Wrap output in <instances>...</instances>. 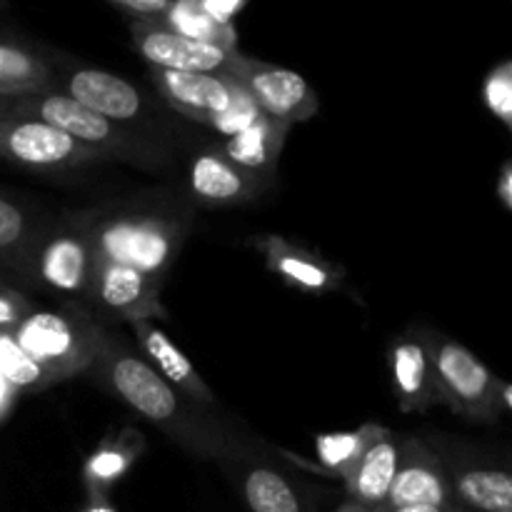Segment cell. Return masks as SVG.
Wrapping results in <instances>:
<instances>
[{
	"mask_svg": "<svg viewBox=\"0 0 512 512\" xmlns=\"http://www.w3.org/2000/svg\"><path fill=\"white\" fill-rule=\"evenodd\" d=\"M228 73L248 90L260 113L270 115V118L295 125L305 123L318 113V93L295 70L263 63V60L248 58L235 50Z\"/></svg>",
	"mask_w": 512,
	"mask_h": 512,
	"instance_id": "ba28073f",
	"label": "cell"
},
{
	"mask_svg": "<svg viewBox=\"0 0 512 512\" xmlns=\"http://www.w3.org/2000/svg\"><path fill=\"white\" fill-rule=\"evenodd\" d=\"M160 20H165L175 33L185 35V38L220 45L228 50L235 48V30L230 28V23L215 20L200 0H170L168 13Z\"/></svg>",
	"mask_w": 512,
	"mask_h": 512,
	"instance_id": "cb8c5ba5",
	"label": "cell"
},
{
	"mask_svg": "<svg viewBox=\"0 0 512 512\" xmlns=\"http://www.w3.org/2000/svg\"><path fill=\"white\" fill-rule=\"evenodd\" d=\"M40 225L43 223H38L15 200L0 195V268L15 273L20 260L25 258L28 248L33 245Z\"/></svg>",
	"mask_w": 512,
	"mask_h": 512,
	"instance_id": "d4e9b609",
	"label": "cell"
},
{
	"mask_svg": "<svg viewBox=\"0 0 512 512\" xmlns=\"http://www.w3.org/2000/svg\"><path fill=\"white\" fill-rule=\"evenodd\" d=\"M390 378L398 408L403 413H425L440 405L435 390L433 368H430L428 335H405L390 348Z\"/></svg>",
	"mask_w": 512,
	"mask_h": 512,
	"instance_id": "ac0fdd59",
	"label": "cell"
},
{
	"mask_svg": "<svg viewBox=\"0 0 512 512\" xmlns=\"http://www.w3.org/2000/svg\"><path fill=\"white\" fill-rule=\"evenodd\" d=\"M0 160L38 173H63L105 163L103 155L80 145L63 130L10 113H0Z\"/></svg>",
	"mask_w": 512,
	"mask_h": 512,
	"instance_id": "52a82bcc",
	"label": "cell"
},
{
	"mask_svg": "<svg viewBox=\"0 0 512 512\" xmlns=\"http://www.w3.org/2000/svg\"><path fill=\"white\" fill-rule=\"evenodd\" d=\"M290 128H293V125L283 123V120H275L263 113L250 128H245L243 133L233 135V138H225L223 143H220V150H223L233 163H238L240 168L253 170V173L260 175H270V178H273L275 168H278L280 163V155H283V145Z\"/></svg>",
	"mask_w": 512,
	"mask_h": 512,
	"instance_id": "44dd1931",
	"label": "cell"
},
{
	"mask_svg": "<svg viewBox=\"0 0 512 512\" xmlns=\"http://www.w3.org/2000/svg\"><path fill=\"white\" fill-rule=\"evenodd\" d=\"M335 512H375V510H370V508H363V505H358V503H350V500H348V503H343V505H340V508L335 510Z\"/></svg>",
	"mask_w": 512,
	"mask_h": 512,
	"instance_id": "d590c367",
	"label": "cell"
},
{
	"mask_svg": "<svg viewBox=\"0 0 512 512\" xmlns=\"http://www.w3.org/2000/svg\"><path fill=\"white\" fill-rule=\"evenodd\" d=\"M483 100L490 113L505 125L512 128V63L503 60L488 73L483 85Z\"/></svg>",
	"mask_w": 512,
	"mask_h": 512,
	"instance_id": "f1b7e54d",
	"label": "cell"
},
{
	"mask_svg": "<svg viewBox=\"0 0 512 512\" xmlns=\"http://www.w3.org/2000/svg\"><path fill=\"white\" fill-rule=\"evenodd\" d=\"M90 373L193 458L220 465L238 443V435L213 410L180 395L150 368L143 355L130 350L113 333Z\"/></svg>",
	"mask_w": 512,
	"mask_h": 512,
	"instance_id": "6da1fadb",
	"label": "cell"
},
{
	"mask_svg": "<svg viewBox=\"0 0 512 512\" xmlns=\"http://www.w3.org/2000/svg\"><path fill=\"white\" fill-rule=\"evenodd\" d=\"M428 343L440 403L470 423H498L500 415H505L500 408L503 378L490 373L465 345L455 340L428 335Z\"/></svg>",
	"mask_w": 512,
	"mask_h": 512,
	"instance_id": "8992f818",
	"label": "cell"
},
{
	"mask_svg": "<svg viewBox=\"0 0 512 512\" xmlns=\"http://www.w3.org/2000/svg\"><path fill=\"white\" fill-rule=\"evenodd\" d=\"M190 218L173 208H125L93 210L95 260L128 265L148 275L158 285L165 283L185 238Z\"/></svg>",
	"mask_w": 512,
	"mask_h": 512,
	"instance_id": "7a4b0ae2",
	"label": "cell"
},
{
	"mask_svg": "<svg viewBox=\"0 0 512 512\" xmlns=\"http://www.w3.org/2000/svg\"><path fill=\"white\" fill-rule=\"evenodd\" d=\"M118 8L128 10L135 18H165L170 0H110Z\"/></svg>",
	"mask_w": 512,
	"mask_h": 512,
	"instance_id": "4dcf8cb0",
	"label": "cell"
},
{
	"mask_svg": "<svg viewBox=\"0 0 512 512\" xmlns=\"http://www.w3.org/2000/svg\"><path fill=\"white\" fill-rule=\"evenodd\" d=\"M60 70L53 68L58 90L78 100L80 105L90 108L93 113L113 120V123H135L145 115V98L135 85L120 75L108 73L100 68H88V65L60 63Z\"/></svg>",
	"mask_w": 512,
	"mask_h": 512,
	"instance_id": "8fae6325",
	"label": "cell"
},
{
	"mask_svg": "<svg viewBox=\"0 0 512 512\" xmlns=\"http://www.w3.org/2000/svg\"><path fill=\"white\" fill-rule=\"evenodd\" d=\"M383 425L368 423L358 430H345V433H325L315 440V453H318L320 465L335 478L343 480L345 473L358 463L360 455L365 453L375 435L380 433Z\"/></svg>",
	"mask_w": 512,
	"mask_h": 512,
	"instance_id": "484cf974",
	"label": "cell"
},
{
	"mask_svg": "<svg viewBox=\"0 0 512 512\" xmlns=\"http://www.w3.org/2000/svg\"><path fill=\"white\" fill-rule=\"evenodd\" d=\"M150 78L165 103L193 123H198L203 115L228 110L243 90V85L230 73H175L150 68Z\"/></svg>",
	"mask_w": 512,
	"mask_h": 512,
	"instance_id": "9a60e30c",
	"label": "cell"
},
{
	"mask_svg": "<svg viewBox=\"0 0 512 512\" xmlns=\"http://www.w3.org/2000/svg\"><path fill=\"white\" fill-rule=\"evenodd\" d=\"M448 508H435V505H405V508H390L383 512H445Z\"/></svg>",
	"mask_w": 512,
	"mask_h": 512,
	"instance_id": "e575fe53",
	"label": "cell"
},
{
	"mask_svg": "<svg viewBox=\"0 0 512 512\" xmlns=\"http://www.w3.org/2000/svg\"><path fill=\"white\" fill-rule=\"evenodd\" d=\"M135 335V343H138L140 353L148 360L150 368L160 375V378L168 380L180 395H185L188 400L198 403L200 408L213 410L218 408V400L215 393L208 388L200 373L195 370V365L190 363L188 355L173 343L168 333L155 323V318H143L130 323Z\"/></svg>",
	"mask_w": 512,
	"mask_h": 512,
	"instance_id": "2e32d148",
	"label": "cell"
},
{
	"mask_svg": "<svg viewBox=\"0 0 512 512\" xmlns=\"http://www.w3.org/2000/svg\"><path fill=\"white\" fill-rule=\"evenodd\" d=\"M13 338L55 383L88 373L108 343L110 328L83 303L63 300L58 308H35Z\"/></svg>",
	"mask_w": 512,
	"mask_h": 512,
	"instance_id": "277c9868",
	"label": "cell"
},
{
	"mask_svg": "<svg viewBox=\"0 0 512 512\" xmlns=\"http://www.w3.org/2000/svg\"><path fill=\"white\" fill-rule=\"evenodd\" d=\"M0 113L43 120L68 133L85 148L100 153L105 160H128L140 168H160L170 160L168 150L160 143L93 113L58 88L48 93L25 95V98H0Z\"/></svg>",
	"mask_w": 512,
	"mask_h": 512,
	"instance_id": "3957f363",
	"label": "cell"
},
{
	"mask_svg": "<svg viewBox=\"0 0 512 512\" xmlns=\"http://www.w3.org/2000/svg\"><path fill=\"white\" fill-rule=\"evenodd\" d=\"M453 503L468 512H512V478L503 468L460 465L448 475Z\"/></svg>",
	"mask_w": 512,
	"mask_h": 512,
	"instance_id": "7402d4cb",
	"label": "cell"
},
{
	"mask_svg": "<svg viewBox=\"0 0 512 512\" xmlns=\"http://www.w3.org/2000/svg\"><path fill=\"white\" fill-rule=\"evenodd\" d=\"M160 288L155 280L138 270L108 260H95L85 308L108 323H135L143 318H160Z\"/></svg>",
	"mask_w": 512,
	"mask_h": 512,
	"instance_id": "9c48e42d",
	"label": "cell"
},
{
	"mask_svg": "<svg viewBox=\"0 0 512 512\" xmlns=\"http://www.w3.org/2000/svg\"><path fill=\"white\" fill-rule=\"evenodd\" d=\"M220 468L230 475L250 512H305L293 483L268 460L255 455L248 440L238 438Z\"/></svg>",
	"mask_w": 512,
	"mask_h": 512,
	"instance_id": "4fadbf2b",
	"label": "cell"
},
{
	"mask_svg": "<svg viewBox=\"0 0 512 512\" xmlns=\"http://www.w3.org/2000/svg\"><path fill=\"white\" fill-rule=\"evenodd\" d=\"M145 453V435L138 428L110 430L83 465L88 500H110V490Z\"/></svg>",
	"mask_w": 512,
	"mask_h": 512,
	"instance_id": "ffe728a7",
	"label": "cell"
},
{
	"mask_svg": "<svg viewBox=\"0 0 512 512\" xmlns=\"http://www.w3.org/2000/svg\"><path fill=\"white\" fill-rule=\"evenodd\" d=\"M58 88L53 63L15 40H0V98H25Z\"/></svg>",
	"mask_w": 512,
	"mask_h": 512,
	"instance_id": "603a6c76",
	"label": "cell"
},
{
	"mask_svg": "<svg viewBox=\"0 0 512 512\" xmlns=\"http://www.w3.org/2000/svg\"><path fill=\"white\" fill-rule=\"evenodd\" d=\"M0 378L15 393H40L53 385L48 373L20 348L8 330H0Z\"/></svg>",
	"mask_w": 512,
	"mask_h": 512,
	"instance_id": "4316f807",
	"label": "cell"
},
{
	"mask_svg": "<svg viewBox=\"0 0 512 512\" xmlns=\"http://www.w3.org/2000/svg\"><path fill=\"white\" fill-rule=\"evenodd\" d=\"M93 270V210H83L55 220L53 225H40L33 245L15 268V275L33 288H43L63 300L85 303Z\"/></svg>",
	"mask_w": 512,
	"mask_h": 512,
	"instance_id": "5b68a950",
	"label": "cell"
},
{
	"mask_svg": "<svg viewBox=\"0 0 512 512\" xmlns=\"http://www.w3.org/2000/svg\"><path fill=\"white\" fill-rule=\"evenodd\" d=\"M255 248L260 250L268 268L290 288L303 293H330L343 283V270L338 265L280 235H265L255 243Z\"/></svg>",
	"mask_w": 512,
	"mask_h": 512,
	"instance_id": "e0dca14e",
	"label": "cell"
},
{
	"mask_svg": "<svg viewBox=\"0 0 512 512\" xmlns=\"http://www.w3.org/2000/svg\"><path fill=\"white\" fill-rule=\"evenodd\" d=\"M405 505H435V508L453 505L448 470L438 455L418 438L400 440L398 470L383 510L405 508Z\"/></svg>",
	"mask_w": 512,
	"mask_h": 512,
	"instance_id": "5bb4252c",
	"label": "cell"
},
{
	"mask_svg": "<svg viewBox=\"0 0 512 512\" xmlns=\"http://www.w3.org/2000/svg\"><path fill=\"white\" fill-rule=\"evenodd\" d=\"M445 512H468V510H465V508H460V505H450V508L448 510H445Z\"/></svg>",
	"mask_w": 512,
	"mask_h": 512,
	"instance_id": "8d00e7d4",
	"label": "cell"
},
{
	"mask_svg": "<svg viewBox=\"0 0 512 512\" xmlns=\"http://www.w3.org/2000/svg\"><path fill=\"white\" fill-rule=\"evenodd\" d=\"M130 35L135 50L150 68L175 73H228L230 58L238 50L185 38L160 18H135L130 23Z\"/></svg>",
	"mask_w": 512,
	"mask_h": 512,
	"instance_id": "30bf717a",
	"label": "cell"
},
{
	"mask_svg": "<svg viewBox=\"0 0 512 512\" xmlns=\"http://www.w3.org/2000/svg\"><path fill=\"white\" fill-rule=\"evenodd\" d=\"M495 193H498L500 205H503V208L510 213L512 210V160H505L503 168H500Z\"/></svg>",
	"mask_w": 512,
	"mask_h": 512,
	"instance_id": "1f68e13d",
	"label": "cell"
},
{
	"mask_svg": "<svg viewBox=\"0 0 512 512\" xmlns=\"http://www.w3.org/2000/svg\"><path fill=\"white\" fill-rule=\"evenodd\" d=\"M0 10H8V0H0Z\"/></svg>",
	"mask_w": 512,
	"mask_h": 512,
	"instance_id": "74e56055",
	"label": "cell"
},
{
	"mask_svg": "<svg viewBox=\"0 0 512 512\" xmlns=\"http://www.w3.org/2000/svg\"><path fill=\"white\" fill-rule=\"evenodd\" d=\"M78 512H115V508L110 505V500H88L85 508H80Z\"/></svg>",
	"mask_w": 512,
	"mask_h": 512,
	"instance_id": "836d02e7",
	"label": "cell"
},
{
	"mask_svg": "<svg viewBox=\"0 0 512 512\" xmlns=\"http://www.w3.org/2000/svg\"><path fill=\"white\" fill-rule=\"evenodd\" d=\"M35 310V303L18 288H10L8 283L0 280V330L13 333L25 318Z\"/></svg>",
	"mask_w": 512,
	"mask_h": 512,
	"instance_id": "f546056e",
	"label": "cell"
},
{
	"mask_svg": "<svg viewBox=\"0 0 512 512\" xmlns=\"http://www.w3.org/2000/svg\"><path fill=\"white\" fill-rule=\"evenodd\" d=\"M400 435L380 428L373 443L365 448L358 463L345 473V493L350 503H358L363 508L380 512L388 500L390 485H393L395 470L400 460Z\"/></svg>",
	"mask_w": 512,
	"mask_h": 512,
	"instance_id": "d6986e66",
	"label": "cell"
},
{
	"mask_svg": "<svg viewBox=\"0 0 512 512\" xmlns=\"http://www.w3.org/2000/svg\"><path fill=\"white\" fill-rule=\"evenodd\" d=\"M270 185V175L240 168L220 150V145H210L190 158L188 188L203 205H248L268 193Z\"/></svg>",
	"mask_w": 512,
	"mask_h": 512,
	"instance_id": "7c38bea8",
	"label": "cell"
},
{
	"mask_svg": "<svg viewBox=\"0 0 512 512\" xmlns=\"http://www.w3.org/2000/svg\"><path fill=\"white\" fill-rule=\"evenodd\" d=\"M15 395H18V393H15L13 388H8V383L0 378V418H5V415H8V410L13 408Z\"/></svg>",
	"mask_w": 512,
	"mask_h": 512,
	"instance_id": "d6a6232c",
	"label": "cell"
},
{
	"mask_svg": "<svg viewBox=\"0 0 512 512\" xmlns=\"http://www.w3.org/2000/svg\"><path fill=\"white\" fill-rule=\"evenodd\" d=\"M260 108L255 105V100L250 98L248 90H240V95L235 98V103L230 105L228 110H223V113H213V115H203V118L198 120L200 125H205V128H210L213 133L223 135V138H233V135L243 133L245 128H250V125L255 123V120L260 118Z\"/></svg>",
	"mask_w": 512,
	"mask_h": 512,
	"instance_id": "83f0119b",
	"label": "cell"
}]
</instances>
